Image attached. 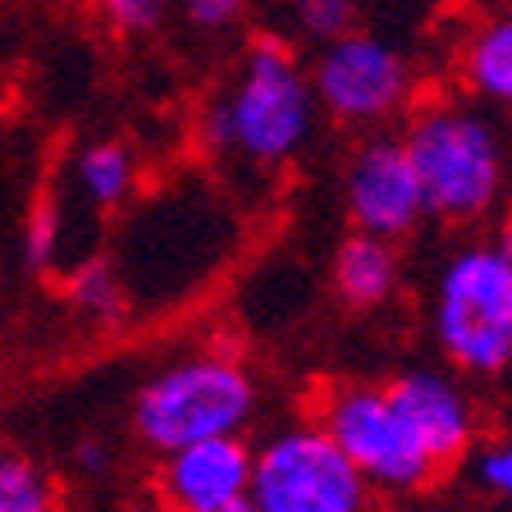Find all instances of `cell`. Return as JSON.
Here are the masks:
<instances>
[{
    "label": "cell",
    "mask_w": 512,
    "mask_h": 512,
    "mask_svg": "<svg viewBox=\"0 0 512 512\" xmlns=\"http://www.w3.org/2000/svg\"><path fill=\"white\" fill-rule=\"evenodd\" d=\"M430 330L458 375H499L512 366V270L494 243H467L439 266Z\"/></svg>",
    "instance_id": "277c9868"
},
{
    "label": "cell",
    "mask_w": 512,
    "mask_h": 512,
    "mask_svg": "<svg viewBox=\"0 0 512 512\" xmlns=\"http://www.w3.org/2000/svg\"><path fill=\"white\" fill-rule=\"evenodd\" d=\"M316 96L293 46L256 37L206 110V147L243 174H279L316 133Z\"/></svg>",
    "instance_id": "6da1fadb"
},
{
    "label": "cell",
    "mask_w": 512,
    "mask_h": 512,
    "mask_svg": "<svg viewBox=\"0 0 512 512\" xmlns=\"http://www.w3.org/2000/svg\"><path fill=\"white\" fill-rule=\"evenodd\" d=\"M394 407L403 412V421L412 426L416 444L426 448V458L439 471L458 467L476 448L480 435V416L471 394L462 389L458 375L448 371H403L398 380L384 384Z\"/></svg>",
    "instance_id": "30bf717a"
},
{
    "label": "cell",
    "mask_w": 512,
    "mask_h": 512,
    "mask_svg": "<svg viewBox=\"0 0 512 512\" xmlns=\"http://www.w3.org/2000/svg\"><path fill=\"white\" fill-rule=\"evenodd\" d=\"M476 485L494 499L512 503V439H499V444H485L476 453Z\"/></svg>",
    "instance_id": "d6986e66"
},
{
    "label": "cell",
    "mask_w": 512,
    "mask_h": 512,
    "mask_svg": "<svg viewBox=\"0 0 512 512\" xmlns=\"http://www.w3.org/2000/svg\"><path fill=\"white\" fill-rule=\"evenodd\" d=\"M74 183L96 211H119L138 188V156L124 142H92L74 160Z\"/></svg>",
    "instance_id": "4fadbf2b"
},
{
    "label": "cell",
    "mask_w": 512,
    "mask_h": 512,
    "mask_svg": "<svg viewBox=\"0 0 512 512\" xmlns=\"http://www.w3.org/2000/svg\"><path fill=\"white\" fill-rule=\"evenodd\" d=\"M69 302L92 320H115L124 311V284L110 261H83L69 275Z\"/></svg>",
    "instance_id": "9a60e30c"
},
{
    "label": "cell",
    "mask_w": 512,
    "mask_h": 512,
    "mask_svg": "<svg viewBox=\"0 0 512 512\" xmlns=\"http://www.w3.org/2000/svg\"><path fill=\"white\" fill-rule=\"evenodd\" d=\"M462 83L471 96L512 110V10L476 23L462 46Z\"/></svg>",
    "instance_id": "7c38bea8"
},
{
    "label": "cell",
    "mask_w": 512,
    "mask_h": 512,
    "mask_svg": "<svg viewBox=\"0 0 512 512\" xmlns=\"http://www.w3.org/2000/svg\"><path fill=\"white\" fill-rule=\"evenodd\" d=\"M288 19L311 42H334L357 28V0H288Z\"/></svg>",
    "instance_id": "2e32d148"
},
{
    "label": "cell",
    "mask_w": 512,
    "mask_h": 512,
    "mask_svg": "<svg viewBox=\"0 0 512 512\" xmlns=\"http://www.w3.org/2000/svg\"><path fill=\"white\" fill-rule=\"evenodd\" d=\"M78 467L92 471V476H101V471L110 467V448L101 444V439H83V444H78Z\"/></svg>",
    "instance_id": "44dd1931"
},
{
    "label": "cell",
    "mask_w": 512,
    "mask_h": 512,
    "mask_svg": "<svg viewBox=\"0 0 512 512\" xmlns=\"http://www.w3.org/2000/svg\"><path fill=\"white\" fill-rule=\"evenodd\" d=\"M174 5H179V14L192 28L202 32H224L247 14V0H174Z\"/></svg>",
    "instance_id": "ffe728a7"
},
{
    "label": "cell",
    "mask_w": 512,
    "mask_h": 512,
    "mask_svg": "<svg viewBox=\"0 0 512 512\" xmlns=\"http://www.w3.org/2000/svg\"><path fill=\"white\" fill-rule=\"evenodd\" d=\"M316 426L375 494H416L435 485L439 467L416 444L384 384H330L316 403Z\"/></svg>",
    "instance_id": "8992f818"
},
{
    "label": "cell",
    "mask_w": 512,
    "mask_h": 512,
    "mask_svg": "<svg viewBox=\"0 0 512 512\" xmlns=\"http://www.w3.org/2000/svg\"><path fill=\"white\" fill-rule=\"evenodd\" d=\"M170 10H174V0H101V14L110 19V28L133 32V37L160 28Z\"/></svg>",
    "instance_id": "ac0fdd59"
},
{
    "label": "cell",
    "mask_w": 512,
    "mask_h": 512,
    "mask_svg": "<svg viewBox=\"0 0 512 512\" xmlns=\"http://www.w3.org/2000/svg\"><path fill=\"white\" fill-rule=\"evenodd\" d=\"M398 138L421 183L426 215L444 224H476L499 206L508 147L485 110L467 101H430L412 110Z\"/></svg>",
    "instance_id": "7a4b0ae2"
},
{
    "label": "cell",
    "mask_w": 512,
    "mask_h": 512,
    "mask_svg": "<svg viewBox=\"0 0 512 512\" xmlns=\"http://www.w3.org/2000/svg\"><path fill=\"white\" fill-rule=\"evenodd\" d=\"M60 238H64L60 206H55V202H37L28 229H23V252H28V266L32 270L55 266V256H60Z\"/></svg>",
    "instance_id": "e0dca14e"
},
{
    "label": "cell",
    "mask_w": 512,
    "mask_h": 512,
    "mask_svg": "<svg viewBox=\"0 0 512 512\" xmlns=\"http://www.w3.org/2000/svg\"><path fill=\"white\" fill-rule=\"evenodd\" d=\"M398 279H403V261H398V247L389 238L352 229L334 252V293L352 311L384 307L398 293Z\"/></svg>",
    "instance_id": "8fae6325"
},
{
    "label": "cell",
    "mask_w": 512,
    "mask_h": 512,
    "mask_svg": "<svg viewBox=\"0 0 512 512\" xmlns=\"http://www.w3.org/2000/svg\"><path fill=\"white\" fill-rule=\"evenodd\" d=\"M247 503L256 512H380V494L316 421L279 426L266 444L252 448Z\"/></svg>",
    "instance_id": "5b68a950"
},
{
    "label": "cell",
    "mask_w": 512,
    "mask_h": 512,
    "mask_svg": "<svg viewBox=\"0 0 512 512\" xmlns=\"http://www.w3.org/2000/svg\"><path fill=\"white\" fill-rule=\"evenodd\" d=\"M0 439H5V435H0ZM0 448H5V444H0Z\"/></svg>",
    "instance_id": "cb8c5ba5"
},
{
    "label": "cell",
    "mask_w": 512,
    "mask_h": 512,
    "mask_svg": "<svg viewBox=\"0 0 512 512\" xmlns=\"http://www.w3.org/2000/svg\"><path fill=\"white\" fill-rule=\"evenodd\" d=\"M311 96L320 115L348 128H375L398 119L416 96V78L407 55L375 32L352 28L316 51L307 69Z\"/></svg>",
    "instance_id": "52a82bcc"
},
{
    "label": "cell",
    "mask_w": 512,
    "mask_h": 512,
    "mask_svg": "<svg viewBox=\"0 0 512 512\" xmlns=\"http://www.w3.org/2000/svg\"><path fill=\"white\" fill-rule=\"evenodd\" d=\"M256 403H261L256 380L234 352L202 348L147 375L133 398V430L147 448L174 453L202 439L243 435L252 426Z\"/></svg>",
    "instance_id": "3957f363"
},
{
    "label": "cell",
    "mask_w": 512,
    "mask_h": 512,
    "mask_svg": "<svg viewBox=\"0 0 512 512\" xmlns=\"http://www.w3.org/2000/svg\"><path fill=\"white\" fill-rule=\"evenodd\" d=\"M494 252H499V256H503V266L512 270V215L499 224V238H494Z\"/></svg>",
    "instance_id": "7402d4cb"
},
{
    "label": "cell",
    "mask_w": 512,
    "mask_h": 512,
    "mask_svg": "<svg viewBox=\"0 0 512 512\" xmlns=\"http://www.w3.org/2000/svg\"><path fill=\"white\" fill-rule=\"evenodd\" d=\"M229 512H256V508H252V503H238V508H229Z\"/></svg>",
    "instance_id": "603a6c76"
},
{
    "label": "cell",
    "mask_w": 512,
    "mask_h": 512,
    "mask_svg": "<svg viewBox=\"0 0 512 512\" xmlns=\"http://www.w3.org/2000/svg\"><path fill=\"white\" fill-rule=\"evenodd\" d=\"M343 206L357 234H375L389 243L416 234V224L426 220V197L398 133H371L348 156Z\"/></svg>",
    "instance_id": "ba28073f"
},
{
    "label": "cell",
    "mask_w": 512,
    "mask_h": 512,
    "mask_svg": "<svg viewBox=\"0 0 512 512\" xmlns=\"http://www.w3.org/2000/svg\"><path fill=\"white\" fill-rule=\"evenodd\" d=\"M0 512H60V480L19 448H0Z\"/></svg>",
    "instance_id": "5bb4252c"
},
{
    "label": "cell",
    "mask_w": 512,
    "mask_h": 512,
    "mask_svg": "<svg viewBox=\"0 0 512 512\" xmlns=\"http://www.w3.org/2000/svg\"><path fill=\"white\" fill-rule=\"evenodd\" d=\"M252 490V444L243 435L160 453L156 494L165 512H229Z\"/></svg>",
    "instance_id": "9c48e42d"
}]
</instances>
